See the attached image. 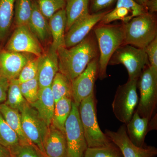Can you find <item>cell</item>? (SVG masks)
<instances>
[{"mask_svg": "<svg viewBox=\"0 0 157 157\" xmlns=\"http://www.w3.org/2000/svg\"><path fill=\"white\" fill-rule=\"evenodd\" d=\"M59 72L72 81L77 77L94 59L99 57L95 36L92 31L82 41L70 47H61L57 51Z\"/></svg>", "mask_w": 157, "mask_h": 157, "instance_id": "cell-1", "label": "cell"}, {"mask_svg": "<svg viewBox=\"0 0 157 157\" xmlns=\"http://www.w3.org/2000/svg\"><path fill=\"white\" fill-rule=\"evenodd\" d=\"M98 43V77L101 80L107 78L108 63L118 48L123 45L124 35L123 25L100 24L93 29Z\"/></svg>", "mask_w": 157, "mask_h": 157, "instance_id": "cell-2", "label": "cell"}, {"mask_svg": "<svg viewBox=\"0 0 157 157\" xmlns=\"http://www.w3.org/2000/svg\"><path fill=\"white\" fill-rule=\"evenodd\" d=\"M78 109L88 147H101L111 144L112 142L102 132L98 124L94 92L80 102Z\"/></svg>", "mask_w": 157, "mask_h": 157, "instance_id": "cell-3", "label": "cell"}, {"mask_svg": "<svg viewBox=\"0 0 157 157\" xmlns=\"http://www.w3.org/2000/svg\"><path fill=\"white\" fill-rule=\"evenodd\" d=\"M123 25V45L144 49L157 37L156 19L153 14L147 12L134 17Z\"/></svg>", "mask_w": 157, "mask_h": 157, "instance_id": "cell-4", "label": "cell"}, {"mask_svg": "<svg viewBox=\"0 0 157 157\" xmlns=\"http://www.w3.org/2000/svg\"><path fill=\"white\" fill-rule=\"evenodd\" d=\"M140 97L135 110L141 117L149 121L156 114L157 105V72L150 66L141 73L137 81Z\"/></svg>", "mask_w": 157, "mask_h": 157, "instance_id": "cell-5", "label": "cell"}, {"mask_svg": "<svg viewBox=\"0 0 157 157\" xmlns=\"http://www.w3.org/2000/svg\"><path fill=\"white\" fill-rule=\"evenodd\" d=\"M123 64L128 73V79L138 80L144 70L150 66L144 49L130 45H123L117 48L109 60L108 65Z\"/></svg>", "mask_w": 157, "mask_h": 157, "instance_id": "cell-6", "label": "cell"}, {"mask_svg": "<svg viewBox=\"0 0 157 157\" xmlns=\"http://www.w3.org/2000/svg\"><path fill=\"white\" fill-rule=\"evenodd\" d=\"M137 81L128 79L126 83L119 86L113 101V113L118 120L125 124L132 118L138 104Z\"/></svg>", "mask_w": 157, "mask_h": 157, "instance_id": "cell-7", "label": "cell"}, {"mask_svg": "<svg viewBox=\"0 0 157 157\" xmlns=\"http://www.w3.org/2000/svg\"><path fill=\"white\" fill-rule=\"evenodd\" d=\"M67 143L66 157H84L87 144L82 125L78 106L73 101L72 109L65 124Z\"/></svg>", "mask_w": 157, "mask_h": 157, "instance_id": "cell-8", "label": "cell"}, {"mask_svg": "<svg viewBox=\"0 0 157 157\" xmlns=\"http://www.w3.org/2000/svg\"><path fill=\"white\" fill-rule=\"evenodd\" d=\"M24 134L32 144L44 152L43 141L48 126L36 110L28 104L20 113Z\"/></svg>", "mask_w": 157, "mask_h": 157, "instance_id": "cell-9", "label": "cell"}, {"mask_svg": "<svg viewBox=\"0 0 157 157\" xmlns=\"http://www.w3.org/2000/svg\"><path fill=\"white\" fill-rule=\"evenodd\" d=\"M104 133L119 148L123 157L156 156L157 149L155 147L145 145L139 147L132 143L127 135L125 124L121 126L116 132L106 129Z\"/></svg>", "mask_w": 157, "mask_h": 157, "instance_id": "cell-10", "label": "cell"}, {"mask_svg": "<svg viewBox=\"0 0 157 157\" xmlns=\"http://www.w3.org/2000/svg\"><path fill=\"white\" fill-rule=\"evenodd\" d=\"M6 50L30 54L36 57L43 53L40 42L27 25L17 26L6 45Z\"/></svg>", "mask_w": 157, "mask_h": 157, "instance_id": "cell-11", "label": "cell"}, {"mask_svg": "<svg viewBox=\"0 0 157 157\" xmlns=\"http://www.w3.org/2000/svg\"><path fill=\"white\" fill-rule=\"evenodd\" d=\"M98 58L93 59L85 70L71 81L73 101L78 106L82 100L94 92L98 77Z\"/></svg>", "mask_w": 157, "mask_h": 157, "instance_id": "cell-12", "label": "cell"}, {"mask_svg": "<svg viewBox=\"0 0 157 157\" xmlns=\"http://www.w3.org/2000/svg\"><path fill=\"white\" fill-rule=\"evenodd\" d=\"M107 12L90 13L74 23L65 34V47L70 48L82 41Z\"/></svg>", "mask_w": 157, "mask_h": 157, "instance_id": "cell-13", "label": "cell"}, {"mask_svg": "<svg viewBox=\"0 0 157 157\" xmlns=\"http://www.w3.org/2000/svg\"><path fill=\"white\" fill-rule=\"evenodd\" d=\"M146 12L145 8L134 0H117L115 8L106 13L100 21V24H109L117 20L126 23L134 17Z\"/></svg>", "mask_w": 157, "mask_h": 157, "instance_id": "cell-14", "label": "cell"}, {"mask_svg": "<svg viewBox=\"0 0 157 157\" xmlns=\"http://www.w3.org/2000/svg\"><path fill=\"white\" fill-rule=\"evenodd\" d=\"M32 59L26 53L0 51V75L9 80L17 78L22 68Z\"/></svg>", "mask_w": 157, "mask_h": 157, "instance_id": "cell-15", "label": "cell"}, {"mask_svg": "<svg viewBox=\"0 0 157 157\" xmlns=\"http://www.w3.org/2000/svg\"><path fill=\"white\" fill-rule=\"evenodd\" d=\"M59 70L57 52L50 46L39 57L37 78L40 89L51 85Z\"/></svg>", "mask_w": 157, "mask_h": 157, "instance_id": "cell-16", "label": "cell"}, {"mask_svg": "<svg viewBox=\"0 0 157 157\" xmlns=\"http://www.w3.org/2000/svg\"><path fill=\"white\" fill-rule=\"evenodd\" d=\"M44 153L49 157H66L67 143L63 132L51 124L43 141Z\"/></svg>", "mask_w": 157, "mask_h": 157, "instance_id": "cell-17", "label": "cell"}, {"mask_svg": "<svg viewBox=\"0 0 157 157\" xmlns=\"http://www.w3.org/2000/svg\"><path fill=\"white\" fill-rule=\"evenodd\" d=\"M30 105L37 111L48 127L52 124L55 101L50 86L40 88L36 101Z\"/></svg>", "mask_w": 157, "mask_h": 157, "instance_id": "cell-18", "label": "cell"}, {"mask_svg": "<svg viewBox=\"0 0 157 157\" xmlns=\"http://www.w3.org/2000/svg\"><path fill=\"white\" fill-rule=\"evenodd\" d=\"M33 11L27 25L39 42L45 43L52 38L48 20L39 10L36 1L33 0Z\"/></svg>", "mask_w": 157, "mask_h": 157, "instance_id": "cell-19", "label": "cell"}, {"mask_svg": "<svg viewBox=\"0 0 157 157\" xmlns=\"http://www.w3.org/2000/svg\"><path fill=\"white\" fill-rule=\"evenodd\" d=\"M52 42L50 47L57 51L65 47V32L67 25V16L65 9L56 13L48 20Z\"/></svg>", "mask_w": 157, "mask_h": 157, "instance_id": "cell-20", "label": "cell"}, {"mask_svg": "<svg viewBox=\"0 0 157 157\" xmlns=\"http://www.w3.org/2000/svg\"><path fill=\"white\" fill-rule=\"evenodd\" d=\"M149 121L141 117L136 111L127 124V134L129 139L135 145L142 147L146 145L144 143L145 137L148 131Z\"/></svg>", "mask_w": 157, "mask_h": 157, "instance_id": "cell-21", "label": "cell"}, {"mask_svg": "<svg viewBox=\"0 0 157 157\" xmlns=\"http://www.w3.org/2000/svg\"><path fill=\"white\" fill-rule=\"evenodd\" d=\"M67 16L66 32L74 23L90 14V0H66Z\"/></svg>", "mask_w": 157, "mask_h": 157, "instance_id": "cell-22", "label": "cell"}, {"mask_svg": "<svg viewBox=\"0 0 157 157\" xmlns=\"http://www.w3.org/2000/svg\"><path fill=\"white\" fill-rule=\"evenodd\" d=\"M0 113L10 128L17 134L20 144H32L23 132L21 115L19 111L3 103L0 104Z\"/></svg>", "mask_w": 157, "mask_h": 157, "instance_id": "cell-23", "label": "cell"}, {"mask_svg": "<svg viewBox=\"0 0 157 157\" xmlns=\"http://www.w3.org/2000/svg\"><path fill=\"white\" fill-rule=\"evenodd\" d=\"M72 98H64L55 103L52 124L65 133V124L72 109Z\"/></svg>", "mask_w": 157, "mask_h": 157, "instance_id": "cell-24", "label": "cell"}, {"mask_svg": "<svg viewBox=\"0 0 157 157\" xmlns=\"http://www.w3.org/2000/svg\"><path fill=\"white\" fill-rule=\"evenodd\" d=\"M15 0H0V41L9 33L14 18Z\"/></svg>", "mask_w": 157, "mask_h": 157, "instance_id": "cell-25", "label": "cell"}, {"mask_svg": "<svg viewBox=\"0 0 157 157\" xmlns=\"http://www.w3.org/2000/svg\"><path fill=\"white\" fill-rule=\"evenodd\" d=\"M51 88L55 103L64 98L73 99L71 81L59 72H58L55 76L51 85Z\"/></svg>", "mask_w": 157, "mask_h": 157, "instance_id": "cell-26", "label": "cell"}, {"mask_svg": "<svg viewBox=\"0 0 157 157\" xmlns=\"http://www.w3.org/2000/svg\"><path fill=\"white\" fill-rule=\"evenodd\" d=\"M5 104L20 113L21 112L25 106L29 104L21 94L17 78L10 80L7 99Z\"/></svg>", "mask_w": 157, "mask_h": 157, "instance_id": "cell-27", "label": "cell"}, {"mask_svg": "<svg viewBox=\"0 0 157 157\" xmlns=\"http://www.w3.org/2000/svg\"><path fill=\"white\" fill-rule=\"evenodd\" d=\"M33 0H15L14 17L17 26L28 25L33 11Z\"/></svg>", "mask_w": 157, "mask_h": 157, "instance_id": "cell-28", "label": "cell"}, {"mask_svg": "<svg viewBox=\"0 0 157 157\" xmlns=\"http://www.w3.org/2000/svg\"><path fill=\"white\" fill-rule=\"evenodd\" d=\"M19 144L17 134L10 128L0 113V144L10 151Z\"/></svg>", "mask_w": 157, "mask_h": 157, "instance_id": "cell-29", "label": "cell"}, {"mask_svg": "<svg viewBox=\"0 0 157 157\" xmlns=\"http://www.w3.org/2000/svg\"><path fill=\"white\" fill-rule=\"evenodd\" d=\"M84 157H123L120 150L112 143L108 146L87 147Z\"/></svg>", "mask_w": 157, "mask_h": 157, "instance_id": "cell-30", "label": "cell"}, {"mask_svg": "<svg viewBox=\"0 0 157 157\" xmlns=\"http://www.w3.org/2000/svg\"><path fill=\"white\" fill-rule=\"evenodd\" d=\"M39 10L47 19L57 11L65 9L66 0H37Z\"/></svg>", "mask_w": 157, "mask_h": 157, "instance_id": "cell-31", "label": "cell"}, {"mask_svg": "<svg viewBox=\"0 0 157 157\" xmlns=\"http://www.w3.org/2000/svg\"><path fill=\"white\" fill-rule=\"evenodd\" d=\"M20 88L27 102L29 104L33 103L38 98L40 90L37 77L29 81L20 83Z\"/></svg>", "mask_w": 157, "mask_h": 157, "instance_id": "cell-32", "label": "cell"}, {"mask_svg": "<svg viewBox=\"0 0 157 157\" xmlns=\"http://www.w3.org/2000/svg\"><path fill=\"white\" fill-rule=\"evenodd\" d=\"M10 151L11 157H42V151L32 144H19Z\"/></svg>", "mask_w": 157, "mask_h": 157, "instance_id": "cell-33", "label": "cell"}, {"mask_svg": "<svg viewBox=\"0 0 157 157\" xmlns=\"http://www.w3.org/2000/svg\"><path fill=\"white\" fill-rule=\"evenodd\" d=\"M39 57L31 59L22 68L17 79L19 83L29 81L37 77Z\"/></svg>", "mask_w": 157, "mask_h": 157, "instance_id": "cell-34", "label": "cell"}, {"mask_svg": "<svg viewBox=\"0 0 157 157\" xmlns=\"http://www.w3.org/2000/svg\"><path fill=\"white\" fill-rule=\"evenodd\" d=\"M144 50L148 58L150 67L157 72V37L144 48Z\"/></svg>", "mask_w": 157, "mask_h": 157, "instance_id": "cell-35", "label": "cell"}, {"mask_svg": "<svg viewBox=\"0 0 157 157\" xmlns=\"http://www.w3.org/2000/svg\"><path fill=\"white\" fill-rule=\"evenodd\" d=\"M117 0H90V14L102 12V10L112 6Z\"/></svg>", "mask_w": 157, "mask_h": 157, "instance_id": "cell-36", "label": "cell"}, {"mask_svg": "<svg viewBox=\"0 0 157 157\" xmlns=\"http://www.w3.org/2000/svg\"><path fill=\"white\" fill-rule=\"evenodd\" d=\"M9 82L10 80L0 75V104L6 101Z\"/></svg>", "mask_w": 157, "mask_h": 157, "instance_id": "cell-37", "label": "cell"}, {"mask_svg": "<svg viewBox=\"0 0 157 157\" xmlns=\"http://www.w3.org/2000/svg\"><path fill=\"white\" fill-rule=\"evenodd\" d=\"M147 12L153 14L157 11V0H148L145 6Z\"/></svg>", "mask_w": 157, "mask_h": 157, "instance_id": "cell-38", "label": "cell"}, {"mask_svg": "<svg viewBox=\"0 0 157 157\" xmlns=\"http://www.w3.org/2000/svg\"><path fill=\"white\" fill-rule=\"evenodd\" d=\"M157 129V114L153 116L148 123V131Z\"/></svg>", "mask_w": 157, "mask_h": 157, "instance_id": "cell-39", "label": "cell"}, {"mask_svg": "<svg viewBox=\"0 0 157 157\" xmlns=\"http://www.w3.org/2000/svg\"><path fill=\"white\" fill-rule=\"evenodd\" d=\"M0 157H11V152L9 149L0 144Z\"/></svg>", "mask_w": 157, "mask_h": 157, "instance_id": "cell-40", "label": "cell"}, {"mask_svg": "<svg viewBox=\"0 0 157 157\" xmlns=\"http://www.w3.org/2000/svg\"><path fill=\"white\" fill-rule=\"evenodd\" d=\"M136 3L145 8V6L148 0H134ZM146 10V9H145Z\"/></svg>", "mask_w": 157, "mask_h": 157, "instance_id": "cell-41", "label": "cell"}, {"mask_svg": "<svg viewBox=\"0 0 157 157\" xmlns=\"http://www.w3.org/2000/svg\"><path fill=\"white\" fill-rule=\"evenodd\" d=\"M42 157H49L48 156H47V155L45 154L44 152H42Z\"/></svg>", "mask_w": 157, "mask_h": 157, "instance_id": "cell-42", "label": "cell"}]
</instances>
